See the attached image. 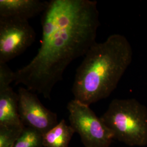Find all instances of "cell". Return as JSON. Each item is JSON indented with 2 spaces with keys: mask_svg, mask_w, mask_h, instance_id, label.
<instances>
[{
  "mask_svg": "<svg viewBox=\"0 0 147 147\" xmlns=\"http://www.w3.org/2000/svg\"><path fill=\"white\" fill-rule=\"evenodd\" d=\"M40 45L31 61L15 71L14 84L50 99L65 69L96 42L100 25L97 2L50 0L41 19Z\"/></svg>",
  "mask_w": 147,
  "mask_h": 147,
  "instance_id": "6da1fadb",
  "label": "cell"
},
{
  "mask_svg": "<svg viewBox=\"0 0 147 147\" xmlns=\"http://www.w3.org/2000/svg\"><path fill=\"white\" fill-rule=\"evenodd\" d=\"M133 51L126 37L113 34L95 42L76 71L72 87L74 99L89 105L108 98L131 64Z\"/></svg>",
  "mask_w": 147,
  "mask_h": 147,
  "instance_id": "7a4b0ae2",
  "label": "cell"
},
{
  "mask_svg": "<svg viewBox=\"0 0 147 147\" xmlns=\"http://www.w3.org/2000/svg\"><path fill=\"white\" fill-rule=\"evenodd\" d=\"M115 140L130 147L147 145V108L134 98L115 99L100 117Z\"/></svg>",
  "mask_w": 147,
  "mask_h": 147,
  "instance_id": "3957f363",
  "label": "cell"
},
{
  "mask_svg": "<svg viewBox=\"0 0 147 147\" xmlns=\"http://www.w3.org/2000/svg\"><path fill=\"white\" fill-rule=\"evenodd\" d=\"M70 125L80 136L85 147H109L113 133L89 105L74 99L67 105Z\"/></svg>",
  "mask_w": 147,
  "mask_h": 147,
  "instance_id": "277c9868",
  "label": "cell"
},
{
  "mask_svg": "<svg viewBox=\"0 0 147 147\" xmlns=\"http://www.w3.org/2000/svg\"><path fill=\"white\" fill-rule=\"evenodd\" d=\"M36 38L28 21L0 18V63L7 64L24 53Z\"/></svg>",
  "mask_w": 147,
  "mask_h": 147,
  "instance_id": "5b68a950",
  "label": "cell"
},
{
  "mask_svg": "<svg viewBox=\"0 0 147 147\" xmlns=\"http://www.w3.org/2000/svg\"><path fill=\"white\" fill-rule=\"evenodd\" d=\"M18 94L19 113L24 126L44 135L58 124L56 113L42 105L34 93L20 87Z\"/></svg>",
  "mask_w": 147,
  "mask_h": 147,
  "instance_id": "8992f818",
  "label": "cell"
},
{
  "mask_svg": "<svg viewBox=\"0 0 147 147\" xmlns=\"http://www.w3.org/2000/svg\"><path fill=\"white\" fill-rule=\"evenodd\" d=\"M49 1L42 0H0V18L27 20L45 11Z\"/></svg>",
  "mask_w": 147,
  "mask_h": 147,
  "instance_id": "52a82bcc",
  "label": "cell"
},
{
  "mask_svg": "<svg viewBox=\"0 0 147 147\" xmlns=\"http://www.w3.org/2000/svg\"><path fill=\"white\" fill-rule=\"evenodd\" d=\"M25 127L19 113V97L11 86L0 88V127Z\"/></svg>",
  "mask_w": 147,
  "mask_h": 147,
  "instance_id": "ba28073f",
  "label": "cell"
},
{
  "mask_svg": "<svg viewBox=\"0 0 147 147\" xmlns=\"http://www.w3.org/2000/svg\"><path fill=\"white\" fill-rule=\"evenodd\" d=\"M75 133L73 127L62 119L56 126L42 135L44 147H69Z\"/></svg>",
  "mask_w": 147,
  "mask_h": 147,
  "instance_id": "9c48e42d",
  "label": "cell"
},
{
  "mask_svg": "<svg viewBox=\"0 0 147 147\" xmlns=\"http://www.w3.org/2000/svg\"><path fill=\"white\" fill-rule=\"evenodd\" d=\"M13 147H44L42 135L34 129L25 127Z\"/></svg>",
  "mask_w": 147,
  "mask_h": 147,
  "instance_id": "30bf717a",
  "label": "cell"
},
{
  "mask_svg": "<svg viewBox=\"0 0 147 147\" xmlns=\"http://www.w3.org/2000/svg\"><path fill=\"white\" fill-rule=\"evenodd\" d=\"M24 127H0V147H13Z\"/></svg>",
  "mask_w": 147,
  "mask_h": 147,
  "instance_id": "8fae6325",
  "label": "cell"
},
{
  "mask_svg": "<svg viewBox=\"0 0 147 147\" xmlns=\"http://www.w3.org/2000/svg\"><path fill=\"white\" fill-rule=\"evenodd\" d=\"M15 71L11 69L7 64L0 63V88L11 86L14 82Z\"/></svg>",
  "mask_w": 147,
  "mask_h": 147,
  "instance_id": "7c38bea8",
  "label": "cell"
}]
</instances>
